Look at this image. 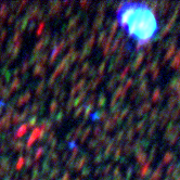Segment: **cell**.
Listing matches in <instances>:
<instances>
[{"label": "cell", "instance_id": "277c9868", "mask_svg": "<svg viewBox=\"0 0 180 180\" xmlns=\"http://www.w3.org/2000/svg\"><path fill=\"white\" fill-rule=\"evenodd\" d=\"M24 162H25L24 157H20V160L18 161V163H16V169H21L23 164H24Z\"/></svg>", "mask_w": 180, "mask_h": 180}, {"label": "cell", "instance_id": "5b68a950", "mask_svg": "<svg viewBox=\"0 0 180 180\" xmlns=\"http://www.w3.org/2000/svg\"><path fill=\"white\" fill-rule=\"evenodd\" d=\"M42 28H44V23H41V24L39 25V28H38V30H37V35H39L40 33H41Z\"/></svg>", "mask_w": 180, "mask_h": 180}, {"label": "cell", "instance_id": "3957f363", "mask_svg": "<svg viewBox=\"0 0 180 180\" xmlns=\"http://www.w3.org/2000/svg\"><path fill=\"white\" fill-rule=\"evenodd\" d=\"M27 128H28V125H27V124H24L23 126H21L19 128V130L16 131V133H15V137H16V138H19V137L24 136L25 132L27 131Z\"/></svg>", "mask_w": 180, "mask_h": 180}, {"label": "cell", "instance_id": "7a4b0ae2", "mask_svg": "<svg viewBox=\"0 0 180 180\" xmlns=\"http://www.w3.org/2000/svg\"><path fill=\"white\" fill-rule=\"evenodd\" d=\"M41 132H42L41 128H35L34 130H33V132H32L30 137H29L28 141H27V146H32V144H33V143H34V142L38 139L39 137L41 136Z\"/></svg>", "mask_w": 180, "mask_h": 180}, {"label": "cell", "instance_id": "8992f818", "mask_svg": "<svg viewBox=\"0 0 180 180\" xmlns=\"http://www.w3.org/2000/svg\"><path fill=\"white\" fill-rule=\"evenodd\" d=\"M41 152H42V149H39L38 153H36V160H37V158H39V155L41 154Z\"/></svg>", "mask_w": 180, "mask_h": 180}, {"label": "cell", "instance_id": "6da1fadb", "mask_svg": "<svg viewBox=\"0 0 180 180\" xmlns=\"http://www.w3.org/2000/svg\"><path fill=\"white\" fill-rule=\"evenodd\" d=\"M117 22L139 44H148L158 32L154 12L142 2H124L117 11Z\"/></svg>", "mask_w": 180, "mask_h": 180}]
</instances>
